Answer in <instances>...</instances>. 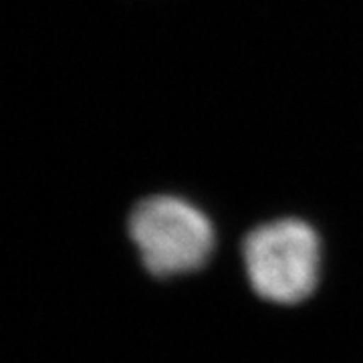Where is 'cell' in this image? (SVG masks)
I'll return each mask as SVG.
<instances>
[{
  "mask_svg": "<svg viewBox=\"0 0 363 363\" xmlns=\"http://www.w3.org/2000/svg\"><path fill=\"white\" fill-rule=\"evenodd\" d=\"M248 283L264 301L297 305L319 283L321 242L311 224L298 218L264 222L242 242Z\"/></svg>",
  "mask_w": 363,
  "mask_h": 363,
  "instance_id": "6da1fadb",
  "label": "cell"
},
{
  "mask_svg": "<svg viewBox=\"0 0 363 363\" xmlns=\"http://www.w3.org/2000/svg\"><path fill=\"white\" fill-rule=\"evenodd\" d=\"M128 228L143 267L154 277L200 271L216 247L210 218L178 196H150L138 202Z\"/></svg>",
  "mask_w": 363,
  "mask_h": 363,
  "instance_id": "7a4b0ae2",
  "label": "cell"
}]
</instances>
